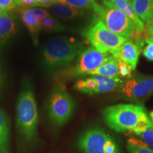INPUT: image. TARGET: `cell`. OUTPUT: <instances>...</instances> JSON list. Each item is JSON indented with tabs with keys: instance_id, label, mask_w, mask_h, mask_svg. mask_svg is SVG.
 Returning <instances> with one entry per match:
<instances>
[{
	"instance_id": "obj_1",
	"label": "cell",
	"mask_w": 153,
	"mask_h": 153,
	"mask_svg": "<svg viewBox=\"0 0 153 153\" xmlns=\"http://www.w3.org/2000/svg\"><path fill=\"white\" fill-rule=\"evenodd\" d=\"M85 50L83 43L72 38L60 36L48 40L42 50V63L49 70L68 65Z\"/></svg>"
},
{
	"instance_id": "obj_2",
	"label": "cell",
	"mask_w": 153,
	"mask_h": 153,
	"mask_svg": "<svg viewBox=\"0 0 153 153\" xmlns=\"http://www.w3.org/2000/svg\"><path fill=\"white\" fill-rule=\"evenodd\" d=\"M38 115L33 88L26 84L21 91L16 104V126L19 135L28 144L37 137Z\"/></svg>"
},
{
	"instance_id": "obj_3",
	"label": "cell",
	"mask_w": 153,
	"mask_h": 153,
	"mask_svg": "<svg viewBox=\"0 0 153 153\" xmlns=\"http://www.w3.org/2000/svg\"><path fill=\"white\" fill-rule=\"evenodd\" d=\"M147 116L146 110L141 105L120 104L107 107L103 111L105 123L118 133H132L140 120Z\"/></svg>"
},
{
	"instance_id": "obj_4",
	"label": "cell",
	"mask_w": 153,
	"mask_h": 153,
	"mask_svg": "<svg viewBox=\"0 0 153 153\" xmlns=\"http://www.w3.org/2000/svg\"><path fill=\"white\" fill-rule=\"evenodd\" d=\"M82 36L99 52L111 55L129 40L111 31L98 16L89 27L84 30Z\"/></svg>"
},
{
	"instance_id": "obj_5",
	"label": "cell",
	"mask_w": 153,
	"mask_h": 153,
	"mask_svg": "<svg viewBox=\"0 0 153 153\" xmlns=\"http://www.w3.org/2000/svg\"><path fill=\"white\" fill-rule=\"evenodd\" d=\"M74 99L62 85L53 87L48 101V115L51 123L61 127L68 123L74 111Z\"/></svg>"
},
{
	"instance_id": "obj_6",
	"label": "cell",
	"mask_w": 153,
	"mask_h": 153,
	"mask_svg": "<svg viewBox=\"0 0 153 153\" xmlns=\"http://www.w3.org/2000/svg\"><path fill=\"white\" fill-rule=\"evenodd\" d=\"M113 33L130 39L135 32L133 23L109 0H103L94 11Z\"/></svg>"
},
{
	"instance_id": "obj_7",
	"label": "cell",
	"mask_w": 153,
	"mask_h": 153,
	"mask_svg": "<svg viewBox=\"0 0 153 153\" xmlns=\"http://www.w3.org/2000/svg\"><path fill=\"white\" fill-rule=\"evenodd\" d=\"M114 57L109 53H101L93 47H89L78 56L74 65L62 70L57 74L56 79H70L89 74L93 70L102 65Z\"/></svg>"
},
{
	"instance_id": "obj_8",
	"label": "cell",
	"mask_w": 153,
	"mask_h": 153,
	"mask_svg": "<svg viewBox=\"0 0 153 153\" xmlns=\"http://www.w3.org/2000/svg\"><path fill=\"white\" fill-rule=\"evenodd\" d=\"M83 153H120L117 143L100 128H91L84 132L77 142Z\"/></svg>"
},
{
	"instance_id": "obj_9",
	"label": "cell",
	"mask_w": 153,
	"mask_h": 153,
	"mask_svg": "<svg viewBox=\"0 0 153 153\" xmlns=\"http://www.w3.org/2000/svg\"><path fill=\"white\" fill-rule=\"evenodd\" d=\"M121 98L132 101H143L153 94V75L136 74L125 79L118 89Z\"/></svg>"
},
{
	"instance_id": "obj_10",
	"label": "cell",
	"mask_w": 153,
	"mask_h": 153,
	"mask_svg": "<svg viewBox=\"0 0 153 153\" xmlns=\"http://www.w3.org/2000/svg\"><path fill=\"white\" fill-rule=\"evenodd\" d=\"M16 10L22 19L23 24L31 34L32 37L36 39V36L42 29L41 22L49 14L45 9L41 8H27L17 7Z\"/></svg>"
},
{
	"instance_id": "obj_11",
	"label": "cell",
	"mask_w": 153,
	"mask_h": 153,
	"mask_svg": "<svg viewBox=\"0 0 153 153\" xmlns=\"http://www.w3.org/2000/svg\"><path fill=\"white\" fill-rule=\"evenodd\" d=\"M140 52L141 48L135 42L128 40L112 55L116 60L123 61L129 64L133 70H135L138 62Z\"/></svg>"
},
{
	"instance_id": "obj_12",
	"label": "cell",
	"mask_w": 153,
	"mask_h": 153,
	"mask_svg": "<svg viewBox=\"0 0 153 153\" xmlns=\"http://www.w3.org/2000/svg\"><path fill=\"white\" fill-rule=\"evenodd\" d=\"M137 16L145 26H150L153 20V0H130Z\"/></svg>"
},
{
	"instance_id": "obj_13",
	"label": "cell",
	"mask_w": 153,
	"mask_h": 153,
	"mask_svg": "<svg viewBox=\"0 0 153 153\" xmlns=\"http://www.w3.org/2000/svg\"><path fill=\"white\" fill-rule=\"evenodd\" d=\"M17 32L15 19L11 11L0 16V47Z\"/></svg>"
},
{
	"instance_id": "obj_14",
	"label": "cell",
	"mask_w": 153,
	"mask_h": 153,
	"mask_svg": "<svg viewBox=\"0 0 153 153\" xmlns=\"http://www.w3.org/2000/svg\"><path fill=\"white\" fill-rule=\"evenodd\" d=\"M117 8L121 11L133 23L137 31L144 32L145 26L140 19L137 16L132 7L130 0H109Z\"/></svg>"
},
{
	"instance_id": "obj_15",
	"label": "cell",
	"mask_w": 153,
	"mask_h": 153,
	"mask_svg": "<svg viewBox=\"0 0 153 153\" xmlns=\"http://www.w3.org/2000/svg\"><path fill=\"white\" fill-rule=\"evenodd\" d=\"M49 8L55 16L59 19H65V20L74 19L85 14V12L82 10L59 2L54 4L49 7Z\"/></svg>"
},
{
	"instance_id": "obj_16",
	"label": "cell",
	"mask_w": 153,
	"mask_h": 153,
	"mask_svg": "<svg viewBox=\"0 0 153 153\" xmlns=\"http://www.w3.org/2000/svg\"><path fill=\"white\" fill-rule=\"evenodd\" d=\"M93 76H94L95 79L97 81V88L95 95L109 93L118 90L123 82V80L120 78H109L97 75Z\"/></svg>"
},
{
	"instance_id": "obj_17",
	"label": "cell",
	"mask_w": 153,
	"mask_h": 153,
	"mask_svg": "<svg viewBox=\"0 0 153 153\" xmlns=\"http://www.w3.org/2000/svg\"><path fill=\"white\" fill-rule=\"evenodd\" d=\"M9 126L7 116L0 108V153H10Z\"/></svg>"
},
{
	"instance_id": "obj_18",
	"label": "cell",
	"mask_w": 153,
	"mask_h": 153,
	"mask_svg": "<svg viewBox=\"0 0 153 153\" xmlns=\"http://www.w3.org/2000/svg\"><path fill=\"white\" fill-rule=\"evenodd\" d=\"M89 75H97L109 78H120L118 73V61L113 57L111 60L89 73Z\"/></svg>"
},
{
	"instance_id": "obj_19",
	"label": "cell",
	"mask_w": 153,
	"mask_h": 153,
	"mask_svg": "<svg viewBox=\"0 0 153 153\" xmlns=\"http://www.w3.org/2000/svg\"><path fill=\"white\" fill-rule=\"evenodd\" d=\"M97 88V81L94 76L85 79H80L77 80L74 85V89L75 90L88 95H95Z\"/></svg>"
},
{
	"instance_id": "obj_20",
	"label": "cell",
	"mask_w": 153,
	"mask_h": 153,
	"mask_svg": "<svg viewBox=\"0 0 153 153\" xmlns=\"http://www.w3.org/2000/svg\"><path fill=\"white\" fill-rule=\"evenodd\" d=\"M57 2L65 4L80 10L88 9L93 11H95L99 4L96 0H57Z\"/></svg>"
},
{
	"instance_id": "obj_21",
	"label": "cell",
	"mask_w": 153,
	"mask_h": 153,
	"mask_svg": "<svg viewBox=\"0 0 153 153\" xmlns=\"http://www.w3.org/2000/svg\"><path fill=\"white\" fill-rule=\"evenodd\" d=\"M41 28L49 32H60L65 30L66 26L51 15H48L42 21Z\"/></svg>"
},
{
	"instance_id": "obj_22",
	"label": "cell",
	"mask_w": 153,
	"mask_h": 153,
	"mask_svg": "<svg viewBox=\"0 0 153 153\" xmlns=\"http://www.w3.org/2000/svg\"><path fill=\"white\" fill-rule=\"evenodd\" d=\"M118 61V73H119L120 78H126V79H129L132 76V72L133 69L131 65L126 63L123 61L117 60Z\"/></svg>"
},
{
	"instance_id": "obj_23",
	"label": "cell",
	"mask_w": 153,
	"mask_h": 153,
	"mask_svg": "<svg viewBox=\"0 0 153 153\" xmlns=\"http://www.w3.org/2000/svg\"><path fill=\"white\" fill-rule=\"evenodd\" d=\"M22 7L19 0H0V7L11 11L12 9Z\"/></svg>"
},
{
	"instance_id": "obj_24",
	"label": "cell",
	"mask_w": 153,
	"mask_h": 153,
	"mask_svg": "<svg viewBox=\"0 0 153 153\" xmlns=\"http://www.w3.org/2000/svg\"><path fill=\"white\" fill-rule=\"evenodd\" d=\"M148 146L153 147V128L147 129L137 135Z\"/></svg>"
},
{
	"instance_id": "obj_25",
	"label": "cell",
	"mask_w": 153,
	"mask_h": 153,
	"mask_svg": "<svg viewBox=\"0 0 153 153\" xmlns=\"http://www.w3.org/2000/svg\"><path fill=\"white\" fill-rule=\"evenodd\" d=\"M145 42L148 45L143 51V54L148 60L153 61V41L149 38H145Z\"/></svg>"
},
{
	"instance_id": "obj_26",
	"label": "cell",
	"mask_w": 153,
	"mask_h": 153,
	"mask_svg": "<svg viewBox=\"0 0 153 153\" xmlns=\"http://www.w3.org/2000/svg\"><path fill=\"white\" fill-rule=\"evenodd\" d=\"M127 150L129 153H153V150L148 146H137V145H128Z\"/></svg>"
},
{
	"instance_id": "obj_27",
	"label": "cell",
	"mask_w": 153,
	"mask_h": 153,
	"mask_svg": "<svg viewBox=\"0 0 153 153\" xmlns=\"http://www.w3.org/2000/svg\"><path fill=\"white\" fill-rule=\"evenodd\" d=\"M22 4V7H27V8H32V7H38V4L36 0H19Z\"/></svg>"
},
{
	"instance_id": "obj_28",
	"label": "cell",
	"mask_w": 153,
	"mask_h": 153,
	"mask_svg": "<svg viewBox=\"0 0 153 153\" xmlns=\"http://www.w3.org/2000/svg\"><path fill=\"white\" fill-rule=\"evenodd\" d=\"M38 4V7H49L57 2V0H36Z\"/></svg>"
},
{
	"instance_id": "obj_29",
	"label": "cell",
	"mask_w": 153,
	"mask_h": 153,
	"mask_svg": "<svg viewBox=\"0 0 153 153\" xmlns=\"http://www.w3.org/2000/svg\"><path fill=\"white\" fill-rule=\"evenodd\" d=\"M8 12H9V11L5 10V9L1 8V7H0V16H1V15H3L4 14H7V13H8Z\"/></svg>"
},
{
	"instance_id": "obj_30",
	"label": "cell",
	"mask_w": 153,
	"mask_h": 153,
	"mask_svg": "<svg viewBox=\"0 0 153 153\" xmlns=\"http://www.w3.org/2000/svg\"><path fill=\"white\" fill-rule=\"evenodd\" d=\"M147 31H152L153 32V20H152V22H151L150 26H148V30H147Z\"/></svg>"
},
{
	"instance_id": "obj_31",
	"label": "cell",
	"mask_w": 153,
	"mask_h": 153,
	"mask_svg": "<svg viewBox=\"0 0 153 153\" xmlns=\"http://www.w3.org/2000/svg\"><path fill=\"white\" fill-rule=\"evenodd\" d=\"M148 38H150V39L153 41V32L152 31H148Z\"/></svg>"
},
{
	"instance_id": "obj_32",
	"label": "cell",
	"mask_w": 153,
	"mask_h": 153,
	"mask_svg": "<svg viewBox=\"0 0 153 153\" xmlns=\"http://www.w3.org/2000/svg\"><path fill=\"white\" fill-rule=\"evenodd\" d=\"M150 116L151 120H152V123H153V111H151V112H150Z\"/></svg>"
},
{
	"instance_id": "obj_33",
	"label": "cell",
	"mask_w": 153,
	"mask_h": 153,
	"mask_svg": "<svg viewBox=\"0 0 153 153\" xmlns=\"http://www.w3.org/2000/svg\"><path fill=\"white\" fill-rule=\"evenodd\" d=\"M1 72H0V86H1Z\"/></svg>"
}]
</instances>
